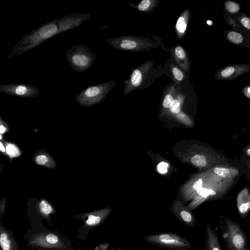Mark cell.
<instances>
[{
	"label": "cell",
	"mask_w": 250,
	"mask_h": 250,
	"mask_svg": "<svg viewBox=\"0 0 250 250\" xmlns=\"http://www.w3.org/2000/svg\"><path fill=\"white\" fill-rule=\"evenodd\" d=\"M170 53L179 67L184 72H188L190 67V62L187 51L183 47L176 45L170 49Z\"/></svg>",
	"instance_id": "obj_13"
},
{
	"label": "cell",
	"mask_w": 250,
	"mask_h": 250,
	"mask_svg": "<svg viewBox=\"0 0 250 250\" xmlns=\"http://www.w3.org/2000/svg\"><path fill=\"white\" fill-rule=\"evenodd\" d=\"M39 213L45 218L48 219L53 213L54 209L51 205L45 200H42L38 206Z\"/></svg>",
	"instance_id": "obj_20"
},
{
	"label": "cell",
	"mask_w": 250,
	"mask_h": 250,
	"mask_svg": "<svg viewBox=\"0 0 250 250\" xmlns=\"http://www.w3.org/2000/svg\"><path fill=\"white\" fill-rule=\"evenodd\" d=\"M171 210L176 218L183 224L190 227H194L196 226L195 216L189 209L183 206L182 204L176 202Z\"/></svg>",
	"instance_id": "obj_11"
},
{
	"label": "cell",
	"mask_w": 250,
	"mask_h": 250,
	"mask_svg": "<svg viewBox=\"0 0 250 250\" xmlns=\"http://www.w3.org/2000/svg\"><path fill=\"white\" fill-rule=\"evenodd\" d=\"M168 165L167 163L162 162L158 165V170L161 173H165L167 172V167Z\"/></svg>",
	"instance_id": "obj_28"
},
{
	"label": "cell",
	"mask_w": 250,
	"mask_h": 250,
	"mask_svg": "<svg viewBox=\"0 0 250 250\" xmlns=\"http://www.w3.org/2000/svg\"><path fill=\"white\" fill-rule=\"evenodd\" d=\"M228 39L234 44L241 43L243 41V37L239 33L230 31L227 34Z\"/></svg>",
	"instance_id": "obj_22"
},
{
	"label": "cell",
	"mask_w": 250,
	"mask_h": 250,
	"mask_svg": "<svg viewBox=\"0 0 250 250\" xmlns=\"http://www.w3.org/2000/svg\"><path fill=\"white\" fill-rule=\"evenodd\" d=\"M30 244L35 247L51 249H62L66 247L61 238L55 233L42 232L32 236Z\"/></svg>",
	"instance_id": "obj_8"
},
{
	"label": "cell",
	"mask_w": 250,
	"mask_h": 250,
	"mask_svg": "<svg viewBox=\"0 0 250 250\" xmlns=\"http://www.w3.org/2000/svg\"><path fill=\"white\" fill-rule=\"evenodd\" d=\"M35 162L39 165L46 166L49 162V158L45 154H40L35 157Z\"/></svg>",
	"instance_id": "obj_26"
},
{
	"label": "cell",
	"mask_w": 250,
	"mask_h": 250,
	"mask_svg": "<svg viewBox=\"0 0 250 250\" xmlns=\"http://www.w3.org/2000/svg\"><path fill=\"white\" fill-rule=\"evenodd\" d=\"M113 48L123 51L140 52L156 48L158 44L148 38L125 35L106 40Z\"/></svg>",
	"instance_id": "obj_3"
},
{
	"label": "cell",
	"mask_w": 250,
	"mask_h": 250,
	"mask_svg": "<svg viewBox=\"0 0 250 250\" xmlns=\"http://www.w3.org/2000/svg\"><path fill=\"white\" fill-rule=\"evenodd\" d=\"M0 151L2 152H4L6 151V149L1 142H0Z\"/></svg>",
	"instance_id": "obj_35"
},
{
	"label": "cell",
	"mask_w": 250,
	"mask_h": 250,
	"mask_svg": "<svg viewBox=\"0 0 250 250\" xmlns=\"http://www.w3.org/2000/svg\"><path fill=\"white\" fill-rule=\"evenodd\" d=\"M159 2V0H143L133 7L142 12H151L158 5Z\"/></svg>",
	"instance_id": "obj_18"
},
{
	"label": "cell",
	"mask_w": 250,
	"mask_h": 250,
	"mask_svg": "<svg viewBox=\"0 0 250 250\" xmlns=\"http://www.w3.org/2000/svg\"><path fill=\"white\" fill-rule=\"evenodd\" d=\"M5 201H4L3 202H2L1 204V205H0V211H1V214H0V215L1 216L2 213V212H3L4 211V208H5Z\"/></svg>",
	"instance_id": "obj_34"
},
{
	"label": "cell",
	"mask_w": 250,
	"mask_h": 250,
	"mask_svg": "<svg viewBox=\"0 0 250 250\" xmlns=\"http://www.w3.org/2000/svg\"><path fill=\"white\" fill-rule=\"evenodd\" d=\"M203 181L201 179H199L197 180L193 185V189L197 191L198 189L202 187Z\"/></svg>",
	"instance_id": "obj_31"
},
{
	"label": "cell",
	"mask_w": 250,
	"mask_h": 250,
	"mask_svg": "<svg viewBox=\"0 0 250 250\" xmlns=\"http://www.w3.org/2000/svg\"><path fill=\"white\" fill-rule=\"evenodd\" d=\"M115 84L114 81H109L89 86L81 91L75 99L81 105L91 106L101 102Z\"/></svg>",
	"instance_id": "obj_6"
},
{
	"label": "cell",
	"mask_w": 250,
	"mask_h": 250,
	"mask_svg": "<svg viewBox=\"0 0 250 250\" xmlns=\"http://www.w3.org/2000/svg\"><path fill=\"white\" fill-rule=\"evenodd\" d=\"M191 161L195 166L204 167L206 164V158L203 155H195L191 158Z\"/></svg>",
	"instance_id": "obj_24"
},
{
	"label": "cell",
	"mask_w": 250,
	"mask_h": 250,
	"mask_svg": "<svg viewBox=\"0 0 250 250\" xmlns=\"http://www.w3.org/2000/svg\"><path fill=\"white\" fill-rule=\"evenodd\" d=\"M53 250V249H46V250Z\"/></svg>",
	"instance_id": "obj_38"
},
{
	"label": "cell",
	"mask_w": 250,
	"mask_h": 250,
	"mask_svg": "<svg viewBox=\"0 0 250 250\" xmlns=\"http://www.w3.org/2000/svg\"><path fill=\"white\" fill-rule=\"evenodd\" d=\"M178 92L177 90L174 98L169 107L170 111L174 114H177L180 112L181 103L185 99L184 95Z\"/></svg>",
	"instance_id": "obj_19"
},
{
	"label": "cell",
	"mask_w": 250,
	"mask_h": 250,
	"mask_svg": "<svg viewBox=\"0 0 250 250\" xmlns=\"http://www.w3.org/2000/svg\"><path fill=\"white\" fill-rule=\"evenodd\" d=\"M190 17V11L186 9L182 12L177 20L175 31L177 37L180 40L183 39L187 34Z\"/></svg>",
	"instance_id": "obj_14"
},
{
	"label": "cell",
	"mask_w": 250,
	"mask_h": 250,
	"mask_svg": "<svg viewBox=\"0 0 250 250\" xmlns=\"http://www.w3.org/2000/svg\"><path fill=\"white\" fill-rule=\"evenodd\" d=\"M242 92L246 97L250 99V85L245 87L243 89Z\"/></svg>",
	"instance_id": "obj_32"
},
{
	"label": "cell",
	"mask_w": 250,
	"mask_h": 250,
	"mask_svg": "<svg viewBox=\"0 0 250 250\" xmlns=\"http://www.w3.org/2000/svg\"><path fill=\"white\" fill-rule=\"evenodd\" d=\"M96 55L89 47L83 44L73 46L67 50L66 61L72 68L82 73L90 68L95 60Z\"/></svg>",
	"instance_id": "obj_4"
},
{
	"label": "cell",
	"mask_w": 250,
	"mask_h": 250,
	"mask_svg": "<svg viewBox=\"0 0 250 250\" xmlns=\"http://www.w3.org/2000/svg\"><path fill=\"white\" fill-rule=\"evenodd\" d=\"M0 92L20 97L34 98L39 95L40 90L31 84L16 83L0 85Z\"/></svg>",
	"instance_id": "obj_9"
},
{
	"label": "cell",
	"mask_w": 250,
	"mask_h": 250,
	"mask_svg": "<svg viewBox=\"0 0 250 250\" xmlns=\"http://www.w3.org/2000/svg\"><path fill=\"white\" fill-rule=\"evenodd\" d=\"M225 8L228 12L231 14L238 13L240 9L239 3L232 1H226L225 3Z\"/></svg>",
	"instance_id": "obj_23"
},
{
	"label": "cell",
	"mask_w": 250,
	"mask_h": 250,
	"mask_svg": "<svg viewBox=\"0 0 250 250\" xmlns=\"http://www.w3.org/2000/svg\"><path fill=\"white\" fill-rule=\"evenodd\" d=\"M218 228L227 250H248L247 237L239 223L221 215Z\"/></svg>",
	"instance_id": "obj_2"
},
{
	"label": "cell",
	"mask_w": 250,
	"mask_h": 250,
	"mask_svg": "<svg viewBox=\"0 0 250 250\" xmlns=\"http://www.w3.org/2000/svg\"><path fill=\"white\" fill-rule=\"evenodd\" d=\"M90 18V14L75 13L50 21L21 38L7 58L12 59L31 50L58 34L79 26Z\"/></svg>",
	"instance_id": "obj_1"
},
{
	"label": "cell",
	"mask_w": 250,
	"mask_h": 250,
	"mask_svg": "<svg viewBox=\"0 0 250 250\" xmlns=\"http://www.w3.org/2000/svg\"><path fill=\"white\" fill-rule=\"evenodd\" d=\"M249 71V64L232 65L227 66L217 71L215 78L218 80H232Z\"/></svg>",
	"instance_id": "obj_10"
},
{
	"label": "cell",
	"mask_w": 250,
	"mask_h": 250,
	"mask_svg": "<svg viewBox=\"0 0 250 250\" xmlns=\"http://www.w3.org/2000/svg\"><path fill=\"white\" fill-rule=\"evenodd\" d=\"M6 130V128L2 125H1L0 126V134H2L5 133Z\"/></svg>",
	"instance_id": "obj_33"
},
{
	"label": "cell",
	"mask_w": 250,
	"mask_h": 250,
	"mask_svg": "<svg viewBox=\"0 0 250 250\" xmlns=\"http://www.w3.org/2000/svg\"><path fill=\"white\" fill-rule=\"evenodd\" d=\"M210 22L211 23V21H207V23H208V24H209V25H211V24L210 23Z\"/></svg>",
	"instance_id": "obj_37"
},
{
	"label": "cell",
	"mask_w": 250,
	"mask_h": 250,
	"mask_svg": "<svg viewBox=\"0 0 250 250\" xmlns=\"http://www.w3.org/2000/svg\"><path fill=\"white\" fill-rule=\"evenodd\" d=\"M241 23L246 28L250 30V19L244 17L241 20Z\"/></svg>",
	"instance_id": "obj_29"
},
{
	"label": "cell",
	"mask_w": 250,
	"mask_h": 250,
	"mask_svg": "<svg viewBox=\"0 0 250 250\" xmlns=\"http://www.w3.org/2000/svg\"><path fill=\"white\" fill-rule=\"evenodd\" d=\"M143 239L149 244L169 250H188L191 248L188 240L176 233L149 234L144 236Z\"/></svg>",
	"instance_id": "obj_5"
},
{
	"label": "cell",
	"mask_w": 250,
	"mask_h": 250,
	"mask_svg": "<svg viewBox=\"0 0 250 250\" xmlns=\"http://www.w3.org/2000/svg\"><path fill=\"white\" fill-rule=\"evenodd\" d=\"M111 212L110 208H104L100 210L88 212L83 214L87 217L84 221V225L87 227H97L103 223Z\"/></svg>",
	"instance_id": "obj_12"
},
{
	"label": "cell",
	"mask_w": 250,
	"mask_h": 250,
	"mask_svg": "<svg viewBox=\"0 0 250 250\" xmlns=\"http://www.w3.org/2000/svg\"><path fill=\"white\" fill-rule=\"evenodd\" d=\"M247 154L250 156V147L247 150Z\"/></svg>",
	"instance_id": "obj_36"
},
{
	"label": "cell",
	"mask_w": 250,
	"mask_h": 250,
	"mask_svg": "<svg viewBox=\"0 0 250 250\" xmlns=\"http://www.w3.org/2000/svg\"><path fill=\"white\" fill-rule=\"evenodd\" d=\"M6 151L7 153L11 157H17L20 155V152L19 149L12 144H8L6 147Z\"/></svg>",
	"instance_id": "obj_25"
},
{
	"label": "cell",
	"mask_w": 250,
	"mask_h": 250,
	"mask_svg": "<svg viewBox=\"0 0 250 250\" xmlns=\"http://www.w3.org/2000/svg\"><path fill=\"white\" fill-rule=\"evenodd\" d=\"M108 243H104L101 244L97 246L95 250H106L109 247Z\"/></svg>",
	"instance_id": "obj_30"
},
{
	"label": "cell",
	"mask_w": 250,
	"mask_h": 250,
	"mask_svg": "<svg viewBox=\"0 0 250 250\" xmlns=\"http://www.w3.org/2000/svg\"><path fill=\"white\" fill-rule=\"evenodd\" d=\"M154 63V60L146 61L131 70L128 79L125 81L124 88L125 95L136 89L143 88Z\"/></svg>",
	"instance_id": "obj_7"
},
{
	"label": "cell",
	"mask_w": 250,
	"mask_h": 250,
	"mask_svg": "<svg viewBox=\"0 0 250 250\" xmlns=\"http://www.w3.org/2000/svg\"><path fill=\"white\" fill-rule=\"evenodd\" d=\"M124 250V249H121V248H118V249L117 250Z\"/></svg>",
	"instance_id": "obj_39"
},
{
	"label": "cell",
	"mask_w": 250,
	"mask_h": 250,
	"mask_svg": "<svg viewBox=\"0 0 250 250\" xmlns=\"http://www.w3.org/2000/svg\"><path fill=\"white\" fill-rule=\"evenodd\" d=\"M237 208L241 219H245L250 210V194L248 190H242L237 198Z\"/></svg>",
	"instance_id": "obj_15"
},
{
	"label": "cell",
	"mask_w": 250,
	"mask_h": 250,
	"mask_svg": "<svg viewBox=\"0 0 250 250\" xmlns=\"http://www.w3.org/2000/svg\"><path fill=\"white\" fill-rule=\"evenodd\" d=\"M170 71L176 83H179L186 78V75L180 67L173 64L170 65Z\"/></svg>",
	"instance_id": "obj_21"
},
{
	"label": "cell",
	"mask_w": 250,
	"mask_h": 250,
	"mask_svg": "<svg viewBox=\"0 0 250 250\" xmlns=\"http://www.w3.org/2000/svg\"><path fill=\"white\" fill-rule=\"evenodd\" d=\"M206 250H223L220 244L218 234L209 224L206 228Z\"/></svg>",
	"instance_id": "obj_16"
},
{
	"label": "cell",
	"mask_w": 250,
	"mask_h": 250,
	"mask_svg": "<svg viewBox=\"0 0 250 250\" xmlns=\"http://www.w3.org/2000/svg\"><path fill=\"white\" fill-rule=\"evenodd\" d=\"M214 172L219 177L226 178L230 174V171L225 167H217L214 168Z\"/></svg>",
	"instance_id": "obj_27"
},
{
	"label": "cell",
	"mask_w": 250,
	"mask_h": 250,
	"mask_svg": "<svg viewBox=\"0 0 250 250\" xmlns=\"http://www.w3.org/2000/svg\"><path fill=\"white\" fill-rule=\"evenodd\" d=\"M0 245L2 250H19L18 244L13 235L1 224L0 227Z\"/></svg>",
	"instance_id": "obj_17"
},
{
	"label": "cell",
	"mask_w": 250,
	"mask_h": 250,
	"mask_svg": "<svg viewBox=\"0 0 250 250\" xmlns=\"http://www.w3.org/2000/svg\"><path fill=\"white\" fill-rule=\"evenodd\" d=\"M2 139V136H1V134H0V140Z\"/></svg>",
	"instance_id": "obj_40"
}]
</instances>
